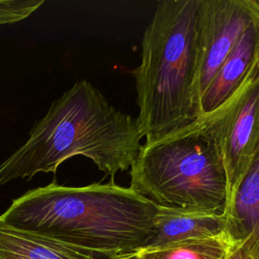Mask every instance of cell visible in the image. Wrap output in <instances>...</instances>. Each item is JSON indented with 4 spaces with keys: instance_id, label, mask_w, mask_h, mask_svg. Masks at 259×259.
<instances>
[{
    "instance_id": "6da1fadb",
    "label": "cell",
    "mask_w": 259,
    "mask_h": 259,
    "mask_svg": "<svg viewBox=\"0 0 259 259\" xmlns=\"http://www.w3.org/2000/svg\"><path fill=\"white\" fill-rule=\"evenodd\" d=\"M158 205L131 187L55 181L14 199L0 215L13 228L87 251L99 259L138 253L153 237Z\"/></svg>"
},
{
    "instance_id": "7a4b0ae2",
    "label": "cell",
    "mask_w": 259,
    "mask_h": 259,
    "mask_svg": "<svg viewBox=\"0 0 259 259\" xmlns=\"http://www.w3.org/2000/svg\"><path fill=\"white\" fill-rule=\"evenodd\" d=\"M137 117L117 110L92 84L76 82L31 127L27 140L0 164V185L56 173L74 156L90 159L105 175L127 170L141 149Z\"/></svg>"
},
{
    "instance_id": "3957f363",
    "label": "cell",
    "mask_w": 259,
    "mask_h": 259,
    "mask_svg": "<svg viewBox=\"0 0 259 259\" xmlns=\"http://www.w3.org/2000/svg\"><path fill=\"white\" fill-rule=\"evenodd\" d=\"M199 0L158 3L142 38V60L133 71L137 117L145 144L157 142L200 116L194 92Z\"/></svg>"
},
{
    "instance_id": "277c9868",
    "label": "cell",
    "mask_w": 259,
    "mask_h": 259,
    "mask_svg": "<svg viewBox=\"0 0 259 259\" xmlns=\"http://www.w3.org/2000/svg\"><path fill=\"white\" fill-rule=\"evenodd\" d=\"M130 175V187L158 206L225 213L226 169L204 116L143 144Z\"/></svg>"
},
{
    "instance_id": "5b68a950",
    "label": "cell",
    "mask_w": 259,
    "mask_h": 259,
    "mask_svg": "<svg viewBox=\"0 0 259 259\" xmlns=\"http://www.w3.org/2000/svg\"><path fill=\"white\" fill-rule=\"evenodd\" d=\"M202 116L224 161L228 205L259 148V71L226 103Z\"/></svg>"
},
{
    "instance_id": "8992f818",
    "label": "cell",
    "mask_w": 259,
    "mask_h": 259,
    "mask_svg": "<svg viewBox=\"0 0 259 259\" xmlns=\"http://www.w3.org/2000/svg\"><path fill=\"white\" fill-rule=\"evenodd\" d=\"M258 16V0H199L194 85L199 106L203 93L223 63Z\"/></svg>"
},
{
    "instance_id": "52a82bcc",
    "label": "cell",
    "mask_w": 259,
    "mask_h": 259,
    "mask_svg": "<svg viewBox=\"0 0 259 259\" xmlns=\"http://www.w3.org/2000/svg\"><path fill=\"white\" fill-rule=\"evenodd\" d=\"M258 71L259 16L246 28L203 93L201 116L226 103Z\"/></svg>"
},
{
    "instance_id": "ba28073f",
    "label": "cell",
    "mask_w": 259,
    "mask_h": 259,
    "mask_svg": "<svg viewBox=\"0 0 259 259\" xmlns=\"http://www.w3.org/2000/svg\"><path fill=\"white\" fill-rule=\"evenodd\" d=\"M226 235L253 259H259V148L228 203Z\"/></svg>"
},
{
    "instance_id": "9c48e42d",
    "label": "cell",
    "mask_w": 259,
    "mask_h": 259,
    "mask_svg": "<svg viewBox=\"0 0 259 259\" xmlns=\"http://www.w3.org/2000/svg\"><path fill=\"white\" fill-rule=\"evenodd\" d=\"M153 227V237L144 249L224 235L226 234L227 218L225 213L214 211L158 206Z\"/></svg>"
},
{
    "instance_id": "30bf717a",
    "label": "cell",
    "mask_w": 259,
    "mask_h": 259,
    "mask_svg": "<svg viewBox=\"0 0 259 259\" xmlns=\"http://www.w3.org/2000/svg\"><path fill=\"white\" fill-rule=\"evenodd\" d=\"M0 259H99L95 255L0 221Z\"/></svg>"
},
{
    "instance_id": "8fae6325",
    "label": "cell",
    "mask_w": 259,
    "mask_h": 259,
    "mask_svg": "<svg viewBox=\"0 0 259 259\" xmlns=\"http://www.w3.org/2000/svg\"><path fill=\"white\" fill-rule=\"evenodd\" d=\"M233 243L226 234L182 241L167 246L143 249L137 254L142 259H226Z\"/></svg>"
},
{
    "instance_id": "7c38bea8",
    "label": "cell",
    "mask_w": 259,
    "mask_h": 259,
    "mask_svg": "<svg viewBox=\"0 0 259 259\" xmlns=\"http://www.w3.org/2000/svg\"><path fill=\"white\" fill-rule=\"evenodd\" d=\"M44 0H0V24H11L31 15Z\"/></svg>"
},
{
    "instance_id": "4fadbf2b",
    "label": "cell",
    "mask_w": 259,
    "mask_h": 259,
    "mask_svg": "<svg viewBox=\"0 0 259 259\" xmlns=\"http://www.w3.org/2000/svg\"><path fill=\"white\" fill-rule=\"evenodd\" d=\"M226 259H253L242 247L233 244Z\"/></svg>"
},
{
    "instance_id": "5bb4252c",
    "label": "cell",
    "mask_w": 259,
    "mask_h": 259,
    "mask_svg": "<svg viewBox=\"0 0 259 259\" xmlns=\"http://www.w3.org/2000/svg\"><path fill=\"white\" fill-rule=\"evenodd\" d=\"M113 259H142V258L137 253H134V254H128V255L116 257V258H113Z\"/></svg>"
},
{
    "instance_id": "9a60e30c",
    "label": "cell",
    "mask_w": 259,
    "mask_h": 259,
    "mask_svg": "<svg viewBox=\"0 0 259 259\" xmlns=\"http://www.w3.org/2000/svg\"><path fill=\"white\" fill-rule=\"evenodd\" d=\"M258 1H259V0H258Z\"/></svg>"
}]
</instances>
